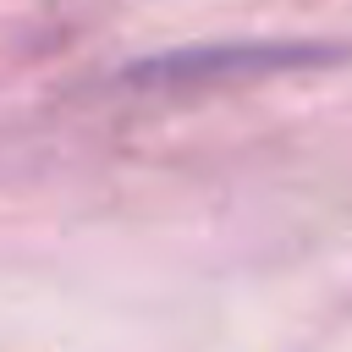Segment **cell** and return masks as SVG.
<instances>
[{"label":"cell","mask_w":352,"mask_h":352,"mask_svg":"<svg viewBox=\"0 0 352 352\" xmlns=\"http://www.w3.org/2000/svg\"><path fill=\"white\" fill-rule=\"evenodd\" d=\"M352 60L346 44L336 38H204V44H176L126 60L121 82L143 94H192V88H231V82H270V77H297V72H330Z\"/></svg>","instance_id":"6da1fadb"}]
</instances>
